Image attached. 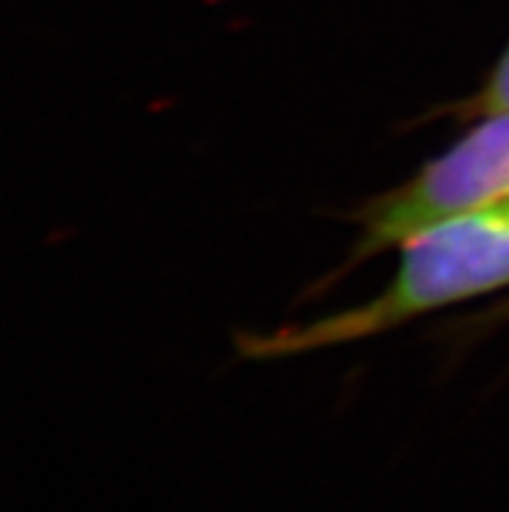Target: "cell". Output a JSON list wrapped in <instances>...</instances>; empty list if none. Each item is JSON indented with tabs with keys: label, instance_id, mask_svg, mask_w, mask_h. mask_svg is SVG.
I'll return each mask as SVG.
<instances>
[{
	"label": "cell",
	"instance_id": "obj_1",
	"mask_svg": "<svg viewBox=\"0 0 509 512\" xmlns=\"http://www.w3.org/2000/svg\"><path fill=\"white\" fill-rule=\"evenodd\" d=\"M398 250L395 276L372 299L310 323L239 336L242 357L284 359L359 344L426 312L507 289L509 203L439 221L411 234Z\"/></svg>",
	"mask_w": 509,
	"mask_h": 512
},
{
	"label": "cell",
	"instance_id": "obj_2",
	"mask_svg": "<svg viewBox=\"0 0 509 512\" xmlns=\"http://www.w3.org/2000/svg\"><path fill=\"white\" fill-rule=\"evenodd\" d=\"M502 203H509V110L478 117L476 128L450 149L361 208L359 240L346 266L398 247L439 221Z\"/></svg>",
	"mask_w": 509,
	"mask_h": 512
},
{
	"label": "cell",
	"instance_id": "obj_3",
	"mask_svg": "<svg viewBox=\"0 0 509 512\" xmlns=\"http://www.w3.org/2000/svg\"><path fill=\"white\" fill-rule=\"evenodd\" d=\"M504 110H509V45L502 58H499V63L494 65V71L484 81V89L476 91L471 99H465L460 104V110L455 112L460 117H473V120H478V117L494 115V112Z\"/></svg>",
	"mask_w": 509,
	"mask_h": 512
}]
</instances>
